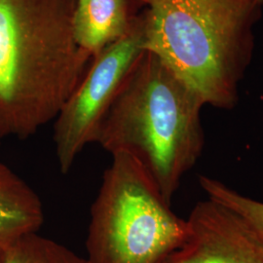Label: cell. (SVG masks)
I'll list each match as a JSON object with an SVG mask.
<instances>
[{
  "instance_id": "8fae6325",
  "label": "cell",
  "mask_w": 263,
  "mask_h": 263,
  "mask_svg": "<svg viewBox=\"0 0 263 263\" xmlns=\"http://www.w3.org/2000/svg\"><path fill=\"white\" fill-rule=\"evenodd\" d=\"M0 263H3V251H0Z\"/></svg>"
},
{
  "instance_id": "7a4b0ae2",
  "label": "cell",
  "mask_w": 263,
  "mask_h": 263,
  "mask_svg": "<svg viewBox=\"0 0 263 263\" xmlns=\"http://www.w3.org/2000/svg\"><path fill=\"white\" fill-rule=\"evenodd\" d=\"M144 50L160 58L205 105L231 109L252 60L262 0H133Z\"/></svg>"
},
{
  "instance_id": "8992f818",
  "label": "cell",
  "mask_w": 263,
  "mask_h": 263,
  "mask_svg": "<svg viewBox=\"0 0 263 263\" xmlns=\"http://www.w3.org/2000/svg\"><path fill=\"white\" fill-rule=\"evenodd\" d=\"M183 244L165 263H263V240L234 211L208 200L186 218Z\"/></svg>"
},
{
  "instance_id": "30bf717a",
  "label": "cell",
  "mask_w": 263,
  "mask_h": 263,
  "mask_svg": "<svg viewBox=\"0 0 263 263\" xmlns=\"http://www.w3.org/2000/svg\"><path fill=\"white\" fill-rule=\"evenodd\" d=\"M199 183L209 199L242 216L263 240V202L243 195L220 180L208 176H200Z\"/></svg>"
},
{
  "instance_id": "3957f363",
  "label": "cell",
  "mask_w": 263,
  "mask_h": 263,
  "mask_svg": "<svg viewBox=\"0 0 263 263\" xmlns=\"http://www.w3.org/2000/svg\"><path fill=\"white\" fill-rule=\"evenodd\" d=\"M204 105L169 66L145 50L104 116L95 143L111 155L137 160L171 204L204 148Z\"/></svg>"
},
{
  "instance_id": "7c38bea8",
  "label": "cell",
  "mask_w": 263,
  "mask_h": 263,
  "mask_svg": "<svg viewBox=\"0 0 263 263\" xmlns=\"http://www.w3.org/2000/svg\"><path fill=\"white\" fill-rule=\"evenodd\" d=\"M262 1H263V0H262Z\"/></svg>"
},
{
  "instance_id": "52a82bcc",
  "label": "cell",
  "mask_w": 263,
  "mask_h": 263,
  "mask_svg": "<svg viewBox=\"0 0 263 263\" xmlns=\"http://www.w3.org/2000/svg\"><path fill=\"white\" fill-rule=\"evenodd\" d=\"M133 0H76L72 27L76 42L92 57L125 36L135 14Z\"/></svg>"
},
{
  "instance_id": "6da1fadb",
  "label": "cell",
  "mask_w": 263,
  "mask_h": 263,
  "mask_svg": "<svg viewBox=\"0 0 263 263\" xmlns=\"http://www.w3.org/2000/svg\"><path fill=\"white\" fill-rule=\"evenodd\" d=\"M76 0H0V140L56 119L94 57L76 42Z\"/></svg>"
},
{
  "instance_id": "ba28073f",
  "label": "cell",
  "mask_w": 263,
  "mask_h": 263,
  "mask_svg": "<svg viewBox=\"0 0 263 263\" xmlns=\"http://www.w3.org/2000/svg\"><path fill=\"white\" fill-rule=\"evenodd\" d=\"M43 222L44 209L37 193L0 161V251L37 233Z\"/></svg>"
},
{
  "instance_id": "9c48e42d",
  "label": "cell",
  "mask_w": 263,
  "mask_h": 263,
  "mask_svg": "<svg viewBox=\"0 0 263 263\" xmlns=\"http://www.w3.org/2000/svg\"><path fill=\"white\" fill-rule=\"evenodd\" d=\"M3 263H88L66 246L32 233L3 251Z\"/></svg>"
},
{
  "instance_id": "5b68a950",
  "label": "cell",
  "mask_w": 263,
  "mask_h": 263,
  "mask_svg": "<svg viewBox=\"0 0 263 263\" xmlns=\"http://www.w3.org/2000/svg\"><path fill=\"white\" fill-rule=\"evenodd\" d=\"M144 50L141 21L95 56L84 77L54 120L53 140L60 171L67 174L97 134L132 67Z\"/></svg>"
},
{
  "instance_id": "277c9868",
  "label": "cell",
  "mask_w": 263,
  "mask_h": 263,
  "mask_svg": "<svg viewBox=\"0 0 263 263\" xmlns=\"http://www.w3.org/2000/svg\"><path fill=\"white\" fill-rule=\"evenodd\" d=\"M186 235V219L172 211L141 164L112 155L91 207L88 263H165Z\"/></svg>"
}]
</instances>
